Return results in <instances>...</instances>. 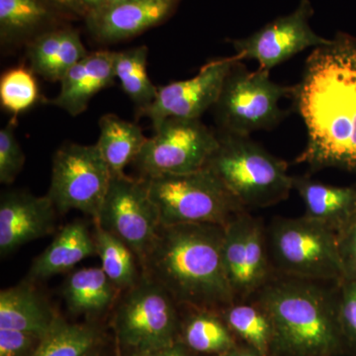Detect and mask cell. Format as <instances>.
<instances>
[{
	"label": "cell",
	"instance_id": "obj_1",
	"mask_svg": "<svg viewBox=\"0 0 356 356\" xmlns=\"http://www.w3.org/2000/svg\"><path fill=\"white\" fill-rule=\"evenodd\" d=\"M291 98L307 130L306 147L295 161L356 175L355 37L337 33L314 49Z\"/></svg>",
	"mask_w": 356,
	"mask_h": 356
},
{
	"label": "cell",
	"instance_id": "obj_2",
	"mask_svg": "<svg viewBox=\"0 0 356 356\" xmlns=\"http://www.w3.org/2000/svg\"><path fill=\"white\" fill-rule=\"evenodd\" d=\"M224 233L219 225L161 226L140 269L177 305L224 310L236 302L222 261Z\"/></svg>",
	"mask_w": 356,
	"mask_h": 356
},
{
	"label": "cell",
	"instance_id": "obj_3",
	"mask_svg": "<svg viewBox=\"0 0 356 356\" xmlns=\"http://www.w3.org/2000/svg\"><path fill=\"white\" fill-rule=\"evenodd\" d=\"M255 295L273 324L271 356H336L348 350L339 320V287L284 276L269 280Z\"/></svg>",
	"mask_w": 356,
	"mask_h": 356
},
{
	"label": "cell",
	"instance_id": "obj_4",
	"mask_svg": "<svg viewBox=\"0 0 356 356\" xmlns=\"http://www.w3.org/2000/svg\"><path fill=\"white\" fill-rule=\"evenodd\" d=\"M207 165L243 207L266 208L285 200L293 189L288 165L247 136L220 133Z\"/></svg>",
	"mask_w": 356,
	"mask_h": 356
},
{
	"label": "cell",
	"instance_id": "obj_5",
	"mask_svg": "<svg viewBox=\"0 0 356 356\" xmlns=\"http://www.w3.org/2000/svg\"><path fill=\"white\" fill-rule=\"evenodd\" d=\"M145 180L161 226L212 224L225 227L232 218L247 210L207 168Z\"/></svg>",
	"mask_w": 356,
	"mask_h": 356
},
{
	"label": "cell",
	"instance_id": "obj_6",
	"mask_svg": "<svg viewBox=\"0 0 356 356\" xmlns=\"http://www.w3.org/2000/svg\"><path fill=\"white\" fill-rule=\"evenodd\" d=\"M271 264L283 276L314 281L343 280L336 232L306 216L278 218L267 232Z\"/></svg>",
	"mask_w": 356,
	"mask_h": 356
},
{
	"label": "cell",
	"instance_id": "obj_7",
	"mask_svg": "<svg viewBox=\"0 0 356 356\" xmlns=\"http://www.w3.org/2000/svg\"><path fill=\"white\" fill-rule=\"evenodd\" d=\"M269 72H252L236 58L213 107L221 133L250 137L255 131L270 130L285 118L280 102L292 97L293 86L274 83Z\"/></svg>",
	"mask_w": 356,
	"mask_h": 356
},
{
	"label": "cell",
	"instance_id": "obj_8",
	"mask_svg": "<svg viewBox=\"0 0 356 356\" xmlns=\"http://www.w3.org/2000/svg\"><path fill=\"white\" fill-rule=\"evenodd\" d=\"M177 306L165 288L142 271L117 306L115 327L121 343L138 353L177 343Z\"/></svg>",
	"mask_w": 356,
	"mask_h": 356
},
{
	"label": "cell",
	"instance_id": "obj_9",
	"mask_svg": "<svg viewBox=\"0 0 356 356\" xmlns=\"http://www.w3.org/2000/svg\"><path fill=\"white\" fill-rule=\"evenodd\" d=\"M218 146L219 135L200 119L168 118L147 138L133 165L144 178L197 172Z\"/></svg>",
	"mask_w": 356,
	"mask_h": 356
},
{
	"label": "cell",
	"instance_id": "obj_10",
	"mask_svg": "<svg viewBox=\"0 0 356 356\" xmlns=\"http://www.w3.org/2000/svg\"><path fill=\"white\" fill-rule=\"evenodd\" d=\"M111 177L96 144H67L54 154L48 196L58 212L79 210L96 221Z\"/></svg>",
	"mask_w": 356,
	"mask_h": 356
},
{
	"label": "cell",
	"instance_id": "obj_11",
	"mask_svg": "<svg viewBox=\"0 0 356 356\" xmlns=\"http://www.w3.org/2000/svg\"><path fill=\"white\" fill-rule=\"evenodd\" d=\"M95 224L118 238L137 257L140 267L161 227L145 178L112 175Z\"/></svg>",
	"mask_w": 356,
	"mask_h": 356
},
{
	"label": "cell",
	"instance_id": "obj_12",
	"mask_svg": "<svg viewBox=\"0 0 356 356\" xmlns=\"http://www.w3.org/2000/svg\"><path fill=\"white\" fill-rule=\"evenodd\" d=\"M222 261L236 302L254 296L271 280L273 264L266 229L247 210L225 226Z\"/></svg>",
	"mask_w": 356,
	"mask_h": 356
},
{
	"label": "cell",
	"instance_id": "obj_13",
	"mask_svg": "<svg viewBox=\"0 0 356 356\" xmlns=\"http://www.w3.org/2000/svg\"><path fill=\"white\" fill-rule=\"evenodd\" d=\"M314 8L310 0H301L293 13L280 16L250 36L231 40L238 60H254L259 69L270 72L309 48L329 43L312 29L310 19Z\"/></svg>",
	"mask_w": 356,
	"mask_h": 356
},
{
	"label": "cell",
	"instance_id": "obj_14",
	"mask_svg": "<svg viewBox=\"0 0 356 356\" xmlns=\"http://www.w3.org/2000/svg\"><path fill=\"white\" fill-rule=\"evenodd\" d=\"M236 60L234 56L212 60L195 76L159 88L156 100L140 116L152 121L154 130L168 118L200 119L216 104L225 79Z\"/></svg>",
	"mask_w": 356,
	"mask_h": 356
},
{
	"label": "cell",
	"instance_id": "obj_15",
	"mask_svg": "<svg viewBox=\"0 0 356 356\" xmlns=\"http://www.w3.org/2000/svg\"><path fill=\"white\" fill-rule=\"evenodd\" d=\"M55 204L48 195L26 191H6L0 199V254L16 250L53 234L56 229Z\"/></svg>",
	"mask_w": 356,
	"mask_h": 356
},
{
	"label": "cell",
	"instance_id": "obj_16",
	"mask_svg": "<svg viewBox=\"0 0 356 356\" xmlns=\"http://www.w3.org/2000/svg\"><path fill=\"white\" fill-rule=\"evenodd\" d=\"M177 0H127L88 14L89 30L98 41L114 43L146 31L166 19Z\"/></svg>",
	"mask_w": 356,
	"mask_h": 356
},
{
	"label": "cell",
	"instance_id": "obj_17",
	"mask_svg": "<svg viewBox=\"0 0 356 356\" xmlns=\"http://www.w3.org/2000/svg\"><path fill=\"white\" fill-rule=\"evenodd\" d=\"M115 51L88 53L65 74L58 96L49 104L79 116L88 108L91 98L114 83Z\"/></svg>",
	"mask_w": 356,
	"mask_h": 356
},
{
	"label": "cell",
	"instance_id": "obj_18",
	"mask_svg": "<svg viewBox=\"0 0 356 356\" xmlns=\"http://www.w3.org/2000/svg\"><path fill=\"white\" fill-rule=\"evenodd\" d=\"M293 189L305 206L304 216L315 220L339 233L356 216V187L334 186L310 177H293Z\"/></svg>",
	"mask_w": 356,
	"mask_h": 356
},
{
	"label": "cell",
	"instance_id": "obj_19",
	"mask_svg": "<svg viewBox=\"0 0 356 356\" xmlns=\"http://www.w3.org/2000/svg\"><path fill=\"white\" fill-rule=\"evenodd\" d=\"M95 254V236L90 235L86 222L74 220L63 227L50 245L34 259L28 281L48 280L57 274L69 273L79 262Z\"/></svg>",
	"mask_w": 356,
	"mask_h": 356
},
{
	"label": "cell",
	"instance_id": "obj_20",
	"mask_svg": "<svg viewBox=\"0 0 356 356\" xmlns=\"http://www.w3.org/2000/svg\"><path fill=\"white\" fill-rule=\"evenodd\" d=\"M88 54L79 32L67 28L44 31L27 47L32 72L50 81H62Z\"/></svg>",
	"mask_w": 356,
	"mask_h": 356
},
{
	"label": "cell",
	"instance_id": "obj_21",
	"mask_svg": "<svg viewBox=\"0 0 356 356\" xmlns=\"http://www.w3.org/2000/svg\"><path fill=\"white\" fill-rule=\"evenodd\" d=\"M58 317L30 281L0 292V329L32 332L43 337Z\"/></svg>",
	"mask_w": 356,
	"mask_h": 356
},
{
	"label": "cell",
	"instance_id": "obj_22",
	"mask_svg": "<svg viewBox=\"0 0 356 356\" xmlns=\"http://www.w3.org/2000/svg\"><path fill=\"white\" fill-rule=\"evenodd\" d=\"M120 290L102 267H83L72 271L63 286V296L74 314L95 315L110 308Z\"/></svg>",
	"mask_w": 356,
	"mask_h": 356
},
{
	"label": "cell",
	"instance_id": "obj_23",
	"mask_svg": "<svg viewBox=\"0 0 356 356\" xmlns=\"http://www.w3.org/2000/svg\"><path fill=\"white\" fill-rule=\"evenodd\" d=\"M142 129L115 114H106L99 120V139L96 146L106 161L112 175L125 173L146 144Z\"/></svg>",
	"mask_w": 356,
	"mask_h": 356
},
{
	"label": "cell",
	"instance_id": "obj_24",
	"mask_svg": "<svg viewBox=\"0 0 356 356\" xmlns=\"http://www.w3.org/2000/svg\"><path fill=\"white\" fill-rule=\"evenodd\" d=\"M47 0H0V40L2 46L31 41L54 18Z\"/></svg>",
	"mask_w": 356,
	"mask_h": 356
},
{
	"label": "cell",
	"instance_id": "obj_25",
	"mask_svg": "<svg viewBox=\"0 0 356 356\" xmlns=\"http://www.w3.org/2000/svg\"><path fill=\"white\" fill-rule=\"evenodd\" d=\"M147 65L146 46L115 51V77L120 81L124 92L137 106L140 116L153 104L159 90L149 79Z\"/></svg>",
	"mask_w": 356,
	"mask_h": 356
},
{
	"label": "cell",
	"instance_id": "obj_26",
	"mask_svg": "<svg viewBox=\"0 0 356 356\" xmlns=\"http://www.w3.org/2000/svg\"><path fill=\"white\" fill-rule=\"evenodd\" d=\"M234 334L262 356H271L273 329L266 312L257 302H234L221 311Z\"/></svg>",
	"mask_w": 356,
	"mask_h": 356
},
{
	"label": "cell",
	"instance_id": "obj_27",
	"mask_svg": "<svg viewBox=\"0 0 356 356\" xmlns=\"http://www.w3.org/2000/svg\"><path fill=\"white\" fill-rule=\"evenodd\" d=\"M194 311L182 331L186 348L196 353L221 355L236 346L233 332L221 315L215 311Z\"/></svg>",
	"mask_w": 356,
	"mask_h": 356
},
{
	"label": "cell",
	"instance_id": "obj_28",
	"mask_svg": "<svg viewBox=\"0 0 356 356\" xmlns=\"http://www.w3.org/2000/svg\"><path fill=\"white\" fill-rule=\"evenodd\" d=\"M95 238L97 254L102 259V268L115 286L121 292L135 286L142 271L138 270L139 261L131 248L97 224H95Z\"/></svg>",
	"mask_w": 356,
	"mask_h": 356
},
{
	"label": "cell",
	"instance_id": "obj_29",
	"mask_svg": "<svg viewBox=\"0 0 356 356\" xmlns=\"http://www.w3.org/2000/svg\"><path fill=\"white\" fill-rule=\"evenodd\" d=\"M95 329L58 317L31 356H86L97 343Z\"/></svg>",
	"mask_w": 356,
	"mask_h": 356
},
{
	"label": "cell",
	"instance_id": "obj_30",
	"mask_svg": "<svg viewBox=\"0 0 356 356\" xmlns=\"http://www.w3.org/2000/svg\"><path fill=\"white\" fill-rule=\"evenodd\" d=\"M39 99L34 72L19 65L6 70L0 79V104L14 115L31 108Z\"/></svg>",
	"mask_w": 356,
	"mask_h": 356
},
{
	"label": "cell",
	"instance_id": "obj_31",
	"mask_svg": "<svg viewBox=\"0 0 356 356\" xmlns=\"http://www.w3.org/2000/svg\"><path fill=\"white\" fill-rule=\"evenodd\" d=\"M15 123L11 120L0 130V182L13 184L25 163V154L16 139Z\"/></svg>",
	"mask_w": 356,
	"mask_h": 356
},
{
	"label": "cell",
	"instance_id": "obj_32",
	"mask_svg": "<svg viewBox=\"0 0 356 356\" xmlns=\"http://www.w3.org/2000/svg\"><path fill=\"white\" fill-rule=\"evenodd\" d=\"M339 320L348 348L356 351V280L339 283Z\"/></svg>",
	"mask_w": 356,
	"mask_h": 356
},
{
	"label": "cell",
	"instance_id": "obj_33",
	"mask_svg": "<svg viewBox=\"0 0 356 356\" xmlns=\"http://www.w3.org/2000/svg\"><path fill=\"white\" fill-rule=\"evenodd\" d=\"M42 339L32 332L0 329V356H31Z\"/></svg>",
	"mask_w": 356,
	"mask_h": 356
},
{
	"label": "cell",
	"instance_id": "obj_34",
	"mask_svg": "<svg viewBox=\"0 0 356 356\" xmlns=\"http://www.w3.org/2000/svg\"><path fill=\"white\" fill-rule=\"evenodd\" d=\"M343 280H356V222L337 234Z\"/></svg>",
	"mask_w": 356,
	"mask_h": 356
},
{
	"label": "cell",
	"instance_id": "obj_35",
	"mask_svg": "<svg viewBox=\"0 0 356 356\" xmlns=\"http://www.w3.org/2000/svg\"><path fill=\"white\" fill-rule=\"evenodd\" d=\"M51 6L65 13L79 17H88V11L81 0H47Z\"/></svg>",
	"mask_w": 356,
	"mask_h": 356
},
{
	"label": "cell",
	"instance_id": "obj_36",
	"mask_svg": "<svg viewBox=\"0 0 356 356\" xmlns=\"http://www.w3.org/2000/svg\"><path fill=\"white\" fill-rule=\"evenodd\" d=\"M132 356H191L187 353L184 343H175L168 348L161 350L146 351V353H133Z\"/></svg>",
	"mask_w": 356,
	"mask_h": 356
},
{
	"label": "cell",
	"instance_id": "obj_37",
	"mask_svg": "<svg viewBox=\"0 0 356 356\" xmlns=\"http://www.w3.org/2000/svg\"><path fill=\"white\" fill-rule=\"evenodd\" d=\"M219 356H262L257 351L252 350V348L247 346H236L233 350H229L228 353H224Z\"/></svg>",
	"mask_w": 356,
	"mask_h": 356
},
{
	"label": "cell",
	"instance_id": "obj_38",
	"mask_svg": "<svg viewBox=\"0 0 356 356\" xmlns=\"http://www.w3.org/2000/svg\"><path fill=\"white\" fill-rule=\"evenodd\" d=\"M88 9V14L96 13L108 4V0H81Z\"/></svg>",
	"mask_w": 356,
	"mask_h": 356
},
{
	"label": "cell",
	"instance_id": "obj_39",
	"mask_svg": "<svg viewBox=\"0 0 356 356\" xmlns=\"http://www.w3.org/2000/svg\"><path fill=\"white\" fill-rule=\"evenodd\" d=\"M123 1H127V0H108V4H107V6H111V4L120 3V2Z\"/></svg>",
	"mask_w": 356,
	"mask_h": 356
},
{
	"label": "cell",
	"instance_id": "obj_40",
	"mask_svg": "<svg viewBox=\"0 0 356 356\" xmlns=\"http://www.w3.org/2000/svg\"><path fill=\"white\" fill-rule=\"evenodd\" d=\"M86 356H92V355H90V353H88V355H86Z\"/></svg>",
	"mask_w": 356,
	"mask_h": 356
},
{
	"label": "cell",
	"instance_id": "obj_41",
	"mask_svg": "<svg viewBox=\"0 0 356 356\" xmlns=\"http://www.w3.org/2000/svg\"><path fill=\"white\" fill-rule=\"evenodd\" d=\"M353 222H356V216L355 218V220H353Z\"/></svg>",
	"mask_w": 356,
	"mask_h": 356
}]
</instances>
